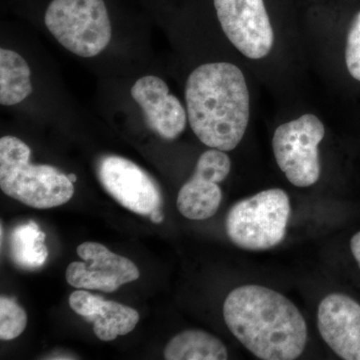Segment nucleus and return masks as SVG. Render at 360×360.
<instances>
[{
	"label": "nucleus",
	"mask_w": 360,
	"mask_h": 360,
	"mask_svg": "<svg viewBox=\"0 0 360 360\" xmlns=\"http://www.w3.org/2000/svg\"><path fill=\"white\" fill-rule=\"evenodd\" d=\"M227 328L257 359L293 360L307 347V326L300 309L276 290L239 286L224 304Z\"/></svg>",
	"instance_id": "1"
},
{
	"label": "nucleus",
	"mask_w": 360,
	"mask_h": 360,
	"mask_svg": "<svg viewBox=\"0 0 360 360\" xmlns=\"http://www.w3.org/2000/svg\"><path fill=\"white\" fill-rule=\"evenodd\" d=\"M186 101L189 125L206 146L231 151L243 141L250 122V96L238 66H198L187 78Z\"/></svg>",
	"instance_id": "2"
},
{
	"label": "nucleus",
	"mask_w": 360,
	"mask_h": 360,
	"mask_svg": "<svg viewBox=\"0 0 360 360\" xmlns=\"http://www.w3.org/2000/svg\"><path fill=\"white\" fill-rule=\"evenodd\" d=\"M30 146L15 136L0 139V187L6 195L37 210L65 205L75 194L68 175L47 165L30 163Z\"/></svg>",
	"instance_id": "3"
},
{
	"label": "nucleus",
	"mask_w": 360,
	"mask_h": 360,
	"mask_svg": "<svg viewBox=\"0 0 360 360\" xmlns=\"http://www.w3.org/2000/svg\"><path fill=\"white\" fill-rule=\"evenodd\" d=\"M290 212L283 189L260 191L231 206L225 220L227 236L243 250H271L285 238Z\"/></svg>",
	"instance_id": "4"
},
{
	"label": "nucleus",
	"mask_w": 360,
	"mask_h": 360,
	"mask_svg": "<svg viewBox=\"0 0 360 360\" xmlns=\"http://www.w3.org/2000/svg\"><path fill=\"white\" fill-rule=\"evenodd\" d=\"M44 23L59 44L82 58L101 53L112 33L105 0H51Z\"/></svg>",
	"instance_id": "5"
},
{
	"label": "nucleus",
	"mask_w": 360,
	"mask_h": 360,
	"mask_svg": "<svg viewBox=\"0 0 360 360\" xmlns=\"http://www.w3.org/2000/svg\"><path fill=\"white\" fill-rule=\"evenodd\" d=\"M324 135L323 123L309 113L277 127L272 139L274 158L293 186L309 187L319 181V146Z\"/></svg>",
	"instance_id": "6"
},
{
	"label": "nucleus",
	"mask_w": 360,
	"mask_h": 360,
	"mask_svg": "<svg viewBox=\"0 0 360 360\" xmlns=\"http://www.w3.org/2000/svg\"><path fill=\"white\" fill-rule=\"evenodd\" d=\"M217 18L229 41L250 59L271 51L274 32L264 0H213Z\"/></svg>",
	"instance_id": "7"
},
{
	"label": "nucleus",
	"mask_w": 360,
	"mask_h": 360,
	"mask_svg": "<svg viewBox=\"0 0 360 360\" xmlns=\"http://www.w3.org/2000/svg\"><path fill=\"white\" fill-rule=\"evenodd\" d=\"M77 252L84 262H71L65 276L68 283L77 290L110 293L141 276L134 262L101 243H82Z\"/></svg>",
	"instance_id": "8"
},
{
	"label": "nucleus",
	"mask_w": 360,
	"mask_h": 360,
	"mask_svg": "<svg viewBox=\"0 0 360 360\" xmlns=\"http://www.w3.org/2000/svg\"><path fill=\"white\" fill-rule=\"evenodd\" d=\"M97 175L104 189L130 212L146 217L160 208V187L132 161L122 156H104L98 162Z\"/></svg>",
	"instance_id": "9"
},
{
	"label": "nucleus",
	"mask_w": 360,
	"mask_h": 360,
	"mask_svg": "<svg viewBox=\"0 0 360 360\" xmlns=\"http://www.w3.org/2000/svg\"><path fill=\"white\" fill-rule=\"evenodd\" d=\"M231 161L224 151L212 148L196 163L191 179L180 188L177 208L186 219L205 220L219 210L222 200L220 182L231 172Z\"/></svg>",
	"instance_id": "10"
},
{
	"label": "nucleus",
	"mask_w": 360,
	"mask_h": 360,
	"mask_svg": "<svg viewBox=\"0 0 360 360\" xmlns=\"http://www.w3.org/2000/svg\"><path fill=\"white\" fill-rule=\"evenodd\" d=\"M321 338L340 359L360 360V304L342 293H331L317 310Z\"/></svg>",
	"instance_id": "11"
},
{
	"label": "nucleus",
	"mask_w": 360,
	"mask_h": 360,
	"mask_svg": "<svg viewBox=\"0 0 360 360\" xmlns=\"http://www.w3.org/2000/svg\"><path fill=\"white\" fill-rule=\"evenodd\" d=\"M141 106L148 125L167 141H174L186 129L187 111L167 84L155 75L139 78L130 90Z\"/></svg>",
	"instance_id": "12"
},
{
	"label": "nucleus",
	"mask_w": 360,
	"mask_h": 360,
	"mask_svg": "<svg viewBox=\"0 0 360 360\" xmlns=\"http://www.w3.org/2000/svg\"><path fill=\"white\" fill-rule=\"evenodd\" d=\"M70 307L85 321L94 323V333L98 340H115L129 335L139 323V312L122 303L106 300L103 296L78 290L70 296Z\"/></svg>",
	"instance_id": "13"
},
{
	"label": "nucleus",
	"mask_w": 360,
	"mask_h": 360,
	"mask_svg": "<svg viewBox=\"0 0 360 360\" xmlns=\"http://www.w3.org/2000/svg\"><path fill=\"white\" fill-rule=\"evenodd\" d=\"M167 360H225L229 352L219 338L202 330L182 331L165 348Z\"/></svg>",
	"instance_id": "14"
},
{
	"label": "nucleus",
	"mask_w": 360,
	"mask_h": 360,
	"mask_svg": "<svg viewBox=\"0 0 360 360\" xmlns=\"http://www.w3.org/2000/svg\"><path fill=\"white\" fill-rule=\"evenodd\" d=\"M30 68L18 52L0 49V104L15 105L32 94Z\"/></svg>",
	"instance_id": "15"
},
{
	"label": "nucleus",
	"mask_w": 360,
	"mask_h": 360,
	"mask_svg": "<svg viewBox=\"0 0 360 360\" xmlns=\"http://www.w3.org/2000/svg\"><path fill=\"white\" fill-rule=\"evenodd\" d=\"M45 238L46 234L32 220L14 227L9 239L11 257L14 264L23 269L41 267L49 257Z\"/></svg>",
	"instance_id": "16"
},
{
	"label": "nucleus",
	"mask_w": 360,
	"mask_h": 360,
	"mask_svg": "<svg viewBox=\"0 0 360 360\" xmlns=\"http://www.w3.org/2000/svg\"><path fill=\"white\" fill-rule=\"evenodd\" d=\"M27 324V314L14 298L0 297V338L13 340L22 335Z\"/></svg>",
	"instance_id": "17"
},
{
	"label": "nucleus",
	"mask_w": 360,
	"mask_h": 360,
	"mask_svg": "<svg viewBox=\"0 0 360 360\" xmlns=\"http://www.w3.org/2000/svg\"><path fill=\"white\" fill-rule=\"evenodd\" d=\"M345 63L349 75L360 82V11L352 20L348 30Z\"/></svg>",
	"instance_id": "18"
},
{
	"label": "nucleus",
	"mask_w": 360,
	"mask_h": 360,
	"mask_svg": "<svg viewBox=\"0 0 360 360\" xmlns=\"http://www.w3.org/2000/svg\"><path fill=\"white\" fill-rule=\"evenodd\" d=\"M350 250L360 269V231L350 239Z\"/></svg>",
	"instance_id": "19"
},
{
	"label": "nucleus",
	"mask_w": 360,
	"mask_h": 360,
	"mask_svg": "<svg viewBox=\"0 0 360 360\" xmlns=\"http://www.w3.org/2000/svg\"><path fill=\"white\" fill-rule=\"evenodd\" d=\"M149 219H150L153 224H160L163 221V219H165V215H163L160 208H156V210H153V212L149 214Z\"/></svg>",
	"instance_id": "20"
},
{
	"label": "nucleus",
	"mask_w": 360,
	"mask_h": 360,
	"mask_svg": "<svg viewBox=\"0 0 360 360\" xmlns=\"http://www.w3.org/2000/svg\"><path fill=\"white\" fill-rule=\"evenodd\" d=\"M68 179H70V181L72 182V184H75V182H77V176L75 174H70L68 175Z\"/></svg>",
	"instance_id": "21"
}]
</instances>
